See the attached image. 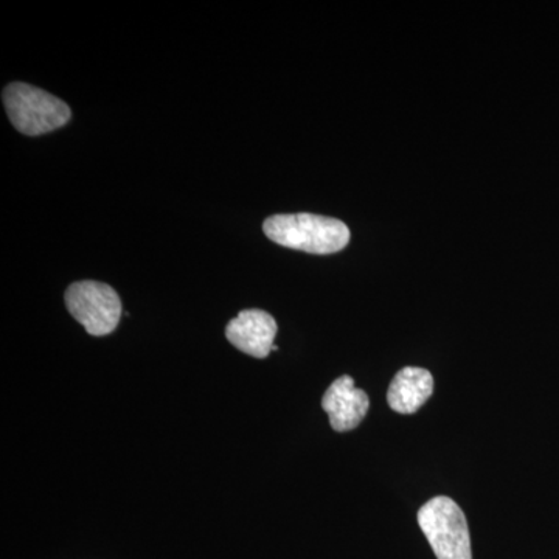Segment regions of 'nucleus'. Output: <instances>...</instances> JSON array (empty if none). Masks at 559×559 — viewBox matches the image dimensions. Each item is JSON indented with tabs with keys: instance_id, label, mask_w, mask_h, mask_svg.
Instances as JSON below:
<instances>
[{
	"instance_id": "nucleus-1",
	"label": "nucleus",
	"mask_w": 559,
	"mask_h": 559,
	"mask_svg": "<svg viewBox=\"0 0 559 559\" xmlns=\"http://www.w3.org/2000/svg\"><path fill=\"white\" fill-rule=\"evenodd\" d=\"M263 231L275 245L314 255L341 252L349 242L347 224L312 213L270 216Z\"/></svg>"
},
{
	"instance_id": "nucleus-2",
	"label": "nucleus",
	"mask_w": 559,
	"mask_h": 559,
	"mask_svg": "<svg viewBox=\"0 0 559 559\" xmlns=\"http://www.w3.org/2000/svg\"><path fill=\"white\" fill-rule=\"evenodd\" d=\"M2 98L11 124L32 138L60 130L72 117L68 103L31 84L11 83Z\"/></svg>"
},
{
	"instance_id": "nucleus-3",
	"label": "nucleus",
	"mask_w": 559,
	"mask_h": 559,
	"mask_svg": "<svg viewBox=\"0 0 559 559\" xmlns=\"http://www.w3.org/2000/svg\"><path fill=\"white\" fill-rule=\"evenodd\" d=\"M417 518L437 559H473L468 522L454 500L433 498L421 507Z\"/></svg>"
},
{
	"instance_id": "nucleus-4",
	"label": "nucleus",
	"mask_w": 559,
	"mask_h": 559,
	"mask_svg": "<svg viewBox=\"0 0 559 559\" xmlns=\"http://www.w3.org/2000/svg\"><path fill=\"white\" fill-rule=\"evenodd\" d=\"M66 307L91 336H106L119 326L121 301L106 283L84 280L66 290Z\"/></svg>"
},
{
	"instance_id": "nucleus-5",
	"label": "nucleus",
	"mask_w": 559,
	"mask_h": 559,
	"mask_svg": "<svg viewBox=\"0 0 559 559\" xmlns=\"http://www.w3.org/2000/svg\"><path fill=\"white\" fill-rule=\"evenodd\" d=\"M277 322L270 312L263 310H245L237 318L231 319L226 329V337L234 347L253 356L264 359L274 348L277 336Z\"/></svg>"
},
{
	"instance_id": "nucleus-6",
	"label": "nucleus",
	"mask_w": 559,
	"mask_h": 559,
	"mask_svg": "<svg viewBox=\"0 0 559 559\" xmlns=\"http://www.w3.org/2000/svg\"><path fill=\"white\" fill-rule=\"evenodd\" d=\"M322 409L329 414L331 428L336 432H348L358 428L370 409L369 395L355 388L348 374L337 378L322 399Z\"/></svg>"
},
{
	"instance_id": "nucleus-7",
	"label": "nucleus",
	"mask_w": 559,
	"mask_h": 559,
	"mask_svg": "<svg viewBox=\"0 0 559 559\" xmlns=\"http://www.w3.org/2000/svg\"><path fill=\"white\" fill-rule=\"evenodd\" d=\"M433 378L419 367H404L390 382L388 403L399 414H415L432 396Z\"/></svg>"
}]
</instances>
